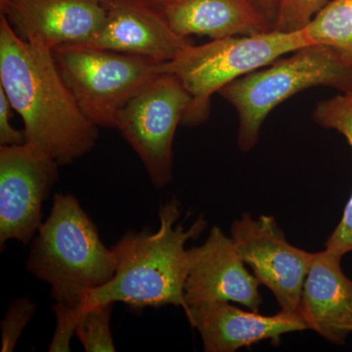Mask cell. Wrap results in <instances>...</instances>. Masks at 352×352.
Wrapping results in <instances>:
<instances>
[{
  "label": "cell",
  "instance_id": "6da1fadb",
  "mask_svg": "<svg viewBox=\"0 0 352 352\" xmlns=\"http://www.w3.org/2000/svg\"><path fill=\"white\" fill-rule=\"evenodd\" d=\"M0 87L22 118L27 142L60 166L85 157L96 145L99 127L76 103L52 50L21 38L1 14Z\"/></svg>",
  "mask_w": 352,
  "mask_h": 352
},
{
  "label": "cell",
  "instance_id": "7a4b0ae2",
  "mask_svg": "<svg viewBox=\"0 0 352 352\" xmlns=\"http://www.w3.org/2000/svg\"><path fill=\"white\" fill-rule=\"evenodd\" d=\"M182 205L173 197L160 208L156 231L145 227L129 230L113 245L117 258L115 275L107 284L88 292L78 305L80 312L105 305L124 302L134 309L175 305L187 307L185 283L188 275L189 240L207 229L204 215L189 228L178 223Z\"/></svg>",
  "mask_w": 352,
  "mask_h": 352
},
{
  "label": "cell",
  "instance_id": "3957f363",
  "mask_svg": "<svg viewBox=\"0 0 352 352\" xmlns=\"http://www.w3.org/2000/svg\"><path fill=\"white\" fill-rule=\"evenodd\" d=\"M116 270L113 248L103 244L76 197L55 194L50 214L32 239L28 272L50 285L55 302L76 307L88 292L107 284Z\"/></svg>",
  "mask_w": 352,
  "mask_h": 352
},
{
  "label": "cell",
  "instance_id": "277c9868",
  "mask_svg": "<svg viewBox=\"0 0 352 352\" xmlns=\"http://www.w3.org/2000/svg\"><path fill=\"white\" fill-rule=\"evenodd\" d=\"M270 65L237 78L219 92L237 111L238 146L243 152L258 143L268 113L298 92L314 87L352 92V58L330 46H305Z\"/></svg>",
  "mask_w": 352,
  "mask_h": 352
},
{
  "label": "cell",
  "instance_id": "5b68a950",
  "mask_svg": "<svg viewBox=\"0 0 352 352\" xmlns=\"http://www.w3.org/2000/svg\"><path fill=\"white\" fill-rule=\"evenodd\" d=\"M308 45L302 30L212 39L198 46L190 44L163 65L164 73L176 76L191 97L182 126L205 122L210 117L212 95L221 88Z\"/></svg>",
  "mask_w": 352,
  "mask_h": 352
},
{
  "label": "cell",
  "instance_id": "8992f818",
  "mask_svg": "<svg viewBox=\"0 0 352 352\" xmlns=\"http://www.w3.org/2000/svg\"><path fill=\"white\" fill-rule=\"evenodd\" d=\"M57 68L76 103L92 124L116 129L134 95L163 73V63L87 44L52 50Z\"/></svg>",
  "mask_w": 352,
  "mask_h": 352
},
{
  "label": "cell",
  "instance_id": "52a82bcc",
  "mask_svg": "<svg viewBox=\"0 0 352 352\" xmlns=\"http://www.w3.org/2000/svg\"><path fill=\"white\" fill-rule=\"evenodd\" d=\"M191 97L170 74H160L127 102L116 129L131 146L152 184L163 188L173 180V144Z\"/></svg>",
  "mask_w": 352,
  "mask_h": 352
},
{
  "label": "cell",
  "instance_id": "ba28073f",
  "mask_svg": "<svg viewBox=\"0 0 352 352\" xmlns=\"http://www.w3.org/2000/svg\"><path fill=\"white\" fill-rule=\"evenodd\" d=\"M60 164L30 143L0 146V247L29 244L43 223V206L59 178Z\"/></svg>",
  "mask_w": 352,
  "mask_h": 352
},
{
  "label": "cell",
  "instance_id": "9c48e42d",
  "mask_svg": "<svg viewBox=\"0 0 352 352\" xmlns=\"http://www.w3.org/2000/svg\"><path fill=\"white\" fill-rule=\"evenodd\" d=\"M231 238L244 263L270 289L281 310L300 312L303 284L314 252L289 244L272 215L254 219L244 214L234 220Z\"/></svg>",
  "mask_w": 352,
  "mask_h": 352
},
{
  "label": "cell",
  "instance_id": "30bf717a",
  "mask_svg": "<svg viewBox=\"0 0 352 352\" xmlns=\"http://www.w3.org/2000/svg\"><path fill=\"white\" fill-rule=\"evenodd\" d=\"M112 0H0L18 36L53 50L87 44L101 31Z\"/></svg>",
  "mask_w": 352,
  "mask_h": 352
},
{
  "label": "cell",
  "instance_id": "8fae6325",
  "mask_svg": "<svg viewBox=\"0 0 352 352\" xmlns=\"http://www.w3.org/2000/svg\"><path fill=\"white\" fill-rule=\"evenodd\" d=\"M188 259L184 291L187 307L196 302H233L258 311L263 303L261 282L247 270L232 238L219 227L210 229L203 244L188 249Z\"/></svg>",
  "mask_w": 352,
  "mask_h": 352
},
{
  "label": "cell",
  "instance_id": "7c38bea8",
  "mask_svg": "<svg viewBox=\"0 0 352 352\" xmlns=\"http://www.w3.org/2000/svg\"><path fill=\"white\" fill-rule=\"evenodd\" d=\"M207 352H234L263 340L279 344L286 333L308 330L300 312L261 315L245 311L227 302L191 303L184 309Z\"/></svg>",
  "mask_w": 352,
  "mask_h": 352
},
{
  "label": "cell",
  "instance_id": "4fadbf2b",
  "mask_svg": "<svg viewBox=\"0 0 352 352\" xmlns=\"http://www.w3.org/2000/svg\"><path fill=\"white\" fill-rule=\"evenodd\" d=\"M150 0H112L101 31L87 45L168 63L190 45Z\"/></svg>",
  "mask_w": 352,
  "mask_h": 352
},
{
  "label": "cell",
  "instance_id": "5bb4252c",
  "mask_svg": "<svg viewBox=\"0 0 352 352\" xmlns=\"http://www.w3.org/2000/svg\"><path fill=\"white\" fill-rule=\"evenodd\" d=\"M342 256L315 252L303 284L300 314L308 330L344 344L352 333V280L342 271Z\"/></svg>",
  "mask_w": 352,
  "mask_h": 352
},
{
  "label": "cell",
  "instance_id": "9a60e30c",
  "mask_svg": "<svg viewBox=\"0 0 352 352\" xmlns=\"http://www.w3.org/2000/svg\"><path fill=\"white\" fill-rule=\"evenodd\" d=\"M171 29L184 38L212 39L274 31L256 0H166L157 6Z\"/></svg>",
  "mask_w": 352,
  "mask_h": 352
},
{
  "label": "cell",
  "instance_id": "2e32d148",
  "mask_svg": "<svg viewBox=\"0 0 352 352\" xmlns=\"http://www.w3.org/2000/svg\"><path fill=\"white\" fill-rule=\"evenodd\" d=\"M302 31L310 45L330 46L352 58V0H330Z\"/></svg>",
  "mask_w": 352,
  "mask_h": 352
},
{
  "label": "cell",
  "instance_id": "e0dca14e",
  "mask_svg": "<svg viewBox=\"0 0 352 352\" xmlns=\"http://www.w3.org/2000/svg\"><path fill=\"white\" fill-rule=\"evenodd\" d=\"M113 303L97 305L80 312L76 335L87 352H115L110 321Z\"/></svg>",
  "mask_w": 352,
  "mask_h": 352
},
{
  "label": "cell",
  "instance_id": "ac0fdd59",
  "mask_svg": "<svg viewBox=\"0 0 352 352\" xmlns=\"http://www.w3.org/2000/svg\"><path fill=\"white\" fill-rule=\"evenodd\" d=\"M314 119L325 129L339 131L352 150V92L317 104Z\"/></svg>",
  "mask_w": 352,
  "mask_h": 352
},
{
  "label": "cell",
  "instance_id": "d6986e66",
  "mask_svg": "<svg viewBox=\"0 0 352 352\" xmlns=\"http://www.w3.org/2000/svg\"><path fill=\"white\" fill-rule=\"evenodd\" d=\"M330 0H278L274 31H302Z\"/></svg>",
  "mask_w": 352,
  "mask_h": 352
},
{
  "label": "cell",
  "instance_id": "ffe728a7",
  "mask_svg": "<svg viewBox=\"0 0 352 352\" xmlns=\"http://www.w3.org/2000/svg\"><path fill=\"white\" fill-rule=\"evenodd\" d=\"M36 310V303L25 296L11 300L6 317L1 322L2 352L14 351L23 330L32 320Z\"/></svg>",
  "mask_w": 352,
  "mask_h": 352
},
{
  "label": "cell",
  "instance_id": "44dd1931",
  "mask_svg": "<svg viewBox=\"0 0 352 352\" xmlns=\"http://www.w3.org/2000/svg\"><path fill=\"white\" fill-rule=\"evenodd\" d=\"M56 316V329L50 346V352L71 351L72 338L76 335V328L80 314L76 307L55 302L52 307Z\"/></svg>",
  "mask_w": 352,
  "mask_h": 352
},
{
  "label": "cell",
  "instance_id": "7402d4cb",
  "mask_svg": "<svg viewBox=\"0 0 352 352\" xmlns=\"http://www.w3.org/2000/svg\"><path fill=\"white\" fill-rule=\"evenodd\" d=\"M325 250L342 258L352 252V193L339 226L336 227L326 242Z\"/></svg>",
  "mask_w": 352,
  "mask_h": 352
},
{
  "label": "cell",
  "instance_id": "603a6c76",
  "mask_svg": "<svg viewBox=\"0 0 352 352\" xmlns=\"http://www.w3.org/2000/svg\"><path fill=\"white\" fill-rule=\"evenodd\" d=\"M13 110L6 92L0 87V146H14L27 142L24 129L19 131L11 124Z\"/></svg>",
  "mask_w": 352,
  "mask_h": 352
},
{
  "label": "cell",
  "instance_id": "cb8c5ba5",
  "mask_svg": "<svg viewBox=\"0 0 352 352\" xmlns=\"http://www.w3.org/2000/svg\"><path fill=\"white\" fill-rule=\"evenodd\" d=\"M256 1L275 28L278 13V0H256Z\"/></svg>",
  "mask_w": 352,
  "mask_h": 352
},
{
  "label": "cell",
  "instance_id": "d4e9b609",
  "mask_svg": "<svg viewBox=\"0 0 352 352\" xmlns=\"http://www.w3.org/2000/svg\"><path fill=\"white\" fill-rule=\"evenodd\" d=\"M150 1L153 2V3L156 4V6H160V4L163 3L166 0H150Z\"/></svg>",
  "mask_w": 352,
  "mask_h": 352
}]
</instances>
